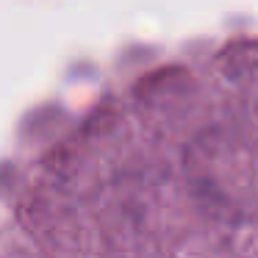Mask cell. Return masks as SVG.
I'll list each match as a JSON object with an SVG mask.
<instances>
[]
</instances>
